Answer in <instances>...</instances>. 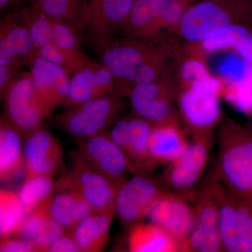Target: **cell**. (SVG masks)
Returning a JSON list of instances; mask_svg holds the SVG:
<instances>
[{
  "label": "cell",
  "mask_w": 252,
  "mask_h": 252,
  "mask_svg": "<svg viewBox=\"0 0 252 252\" xmlns=\"http://www.w3.org/2000/svg\"><path fill=\"white\" fill-rule=\"evenodd\" d=\"M115 210L94 212L79 222L71 231L81 252H95L104 250L109 240V230Z\"/></svg>",
  "instance_id": "cell-22"
},
{
  "label": "cell",
  "mask_w": 252,
  "mask_h": 252,
  "mask_svg": "<svg viewBox=\"0 0 252 252\" xmlns=\"http://www.w3.org/2000/svg\"><path fill=\"white\" fill-rule=\"evenodd\" d=\"M26 214L17 193L6 189L0 190V236L1 239L17 235Z\"/></svg>",
  "instance_id": "cell-28"
},
{
  "label": "cell",
  "mask_w": 252,
  "mask_h": 252,
  "mask_svg": "<svg viewBox=\"0 0 252 252\" xmlns=\"http://www.w3.org/2000/svg\"><path fill=\"white\" fill-rule=\"evenodd\" d=\"M189 144L187 131L181 126L178 117L154 124L149 140L151 169L170 163L185 152Z\"/></svg>",
  "instance_id": "cell-18"
},
{
  "label": "cell",
  "mask_w": 252,
  "mask_h": 252,
  "mask_svg": "<svg viewBox=\"0 0 252 252\" xmlns=\"http://www.w3.org/2000/svg\"><path fill=\"white\" fill-rule=\"evenodd\" d=\"M118 187L77 157L69 173L56 183V188L72 189L82 194L94 212L115 210Z\"/></svg>",
  "instance_id": "cell-12"
},
{
  "label": "cell",
  "mask_w": 252,
  "mask_h": 252,
  "mask_svg": "<svg viewBox=\"0 0 252 252\" xmlns=\"http://www.w3.org/2000/svg\"><path fill=\"white\" fill-rule=\"evenodd\" d=\"M217 140L218 155L207 179L252 205V127L225 119Z\"/></svg>",
  "instance_id": "cell-1"
},
{
  "label": "cell",
  "mask_w": 252,
  "mask_h": 252,
  "mask_svg": "<svg viewBox=\"0 0 252 252\" xmlns=\"http://www.w3.org/2000/svg\"><path fill=\"white\" fill-rule=\"evenodd\" d=\"M207 180L220 209L223 252H252V205L236 198L220 184Z\"/></svg>",
  "instance_id": "cell-4"
},
{
  "label": "cell",
  "mask_w": 252,
  "mask_h": 252,
  "mask_svg": "<svg viewBox=\"0 0 252 252\" xmlns=\"http://www.w3.org/2000/svg\"><path fill=\"white\" fill-rule=\"evenodd\" d=\"M146 219L166 230L180 244L182 252H187L195 224V211L186 195L165 190L152 204Z\"/></svg>",
  "instance_id": "cell-9"
},
{
  "label": "cell",
  "mask_w": 252,
  "mask_h": 252,
  "mask_svg": "<svg viewBox=\"0 0 252 252\" xmlns=\"http://www.w3.org/2000/svg\"><path fill=\"white\" fill-rule=\"evenodd\" d=\"M6 105L10 124L22 135L27 136L40 127L44 117L34 100L32 78H22L10 87Z\"/></svg>",
  "instance_id": "cell-17"
},
{
  "label": "cell",
  "mask_w": 252,
  "mask_h": 252,
  "mask_svg": "<svg viewBox=\"0 0 252 252\" xmlns=\"http://www.w3.org/2000/svg\"><path fill=\"white\" fill-rule=\"evenodd\" d=\"M129 133L130 119H121L113 124L107 135L126 154L128 149Z\"/></svg>",
  "instance_id": "cell-36"
},
{
  "label": "cell",
  "mask_w": 252,
  "mask_h": 252,
  "mask_svg": "<svg viewBox=\"0 0 252 252\" xmlns=\"http://www.w3.org/2000/svg\"><path fill=\"white\" fill-rule=\"evenodd\" d=\"M33 46L28 30L13 28L0 41V65L9 66L16 58L27 55Z\"/></svg>",
  "instance_id": "cell-30"
},
{
  "label": "cell",
  "mask_w": 252,
  "mask_h": 252,
  "mask_svg": "<svg viewBox=\"0 0 252 252\" xmlns=\"http://www.w3.org/2000/svg\"><path fill=\"white\" fill-rule=\"evenodd\" d=\"M117 111L112 99L101 97L78 104L64 116L63 125L68 133L78 141L103 133Z\"/></svg>",
  "instance_id": "cell-15"
},
{
  "label": "cell",
  "mask_w": 252,
  "mask_h": 252,
  "mask_svg": "<svg viewBox=\"0 0 252 252\" xmlns=\"http://www.w3.org/2000/svg\"><path fill=\"white\" fill-rule=\"evenodd\" d=\"M23 146L24 172L26 177L52 176L62 165L64 156L61 144L54 135L39 128L26 136Z\"/></svg>",
  "instance_id": "cell-16"
},
{
  "label": "cell",
  "mask_w": 252,
  "mask_h": 252,
  "mask_svg": "<svg viewBox=\"0 0 252 252\" xmlns=\"http://www.w3.org/2000/svg\"><path fill=\"white\" fill-rule=\"evenodd\" d=\"M41 57L47 60L49 62L62 65L64 62V54L54 42L50 43L39 49Z\"/></svg>",
  "instance_id": "cell-39"
},
{
  "label": "cell",
  "mask_w": 252,
  "mask_h": 252,
  "mask_svg": "<svg viewBox=\"0 0 252 252\" xmlns=\"http://www.w3.org/2000/svg\"><path fill=\"white\" fill-rule=\"evenodd\" d=\"M190 200L195 211V224L187 241V252H223L220 209L208 181L194 189Z\"/></svg>",
  "instance_id": "cell-7"
},
{
  "label": "cell",
  "mask_w": 252,
  "mask_h": 252,
  "mask_svg": "<svg viewBox=\"0 0 252 252\" xmlns=\"http://www.w3.org/2000/svg\"><path fill=\"white\" fill-rule=\"evenodd\" d=\"M220 94L182 88L177 95V103L184 128L193 141L203 142L211 147L213 132L221 118Z\"/></svg>",
  "instance_id": "cell-6"
},
{
  "label": "cell",
  "mask_w": 252,
  "mask_h": 252,
  "mask_svg": "<svg viewBox=\"0 0 252 252\" xmlns=\"http://www.w3.org/2000/svg\"><path fill=\"white\" fill-rule=\"evenodd\" d=\"M76 0H39L43 13L50 19L59 21L70 14Z\"/></svg>",
  "instance_id": "cell-34"
},
{
  "label": "cell",
  "mask_w": 252,
  "mask_h": 252,
  "mask_svg": "<svg viewBox=\"0 0 252 252\" xmlns=\"http://www.w3.org/2000/svg\"><path fill=\"white\" fill-rule=\"evenodd\" d=\"M190 4L182 0H135L126 24L137 37L155 41L160 35L177 32Z\"/></svg>",
  "instance_id": "cell-5"
},
{
  "label": "cell",
  "mask_w": 252,
  "mask_h": 252,
  "mask_svg": "<svg viewBox=\"0 0 252 252\" xmlns=\"http://www.w3.org/2000/svg\"><path fill=\"white\" fill-rule=\"evenodd\" d=\"M182 1H187V2L189 3L194 2V0H182Z\"/></svg>",
  "instance_id": "cell-42"
},
{
  "label": "cell",
  "mask_w": 252,
  "mask_h": 252,
  "mask_svg": "<svg viewBox=\"0 0 252 252\" xmlns=\"http://www.w3.org/2000/svg\"><path fill=\"white\" fill-rule=\"evenodd\" d=\"M165 190L160 182L143 172H137L118 187L116 215L127 226L142 221L156 199Z\"/></svg>",
  "instance_id": "cell-10"
},
{
  "label": "cell",
  "mask_w": 252,
  "mask_h": 252,
  "mask_svg": "<svg viewBox=\"0 0 252 252\" xmlns=\"http://www.w3.org/2000/svg\"><path fill=\"white\" fill-rule=\"evenodd\" d=\"M127 245L132 252H182L180 244L171 235L149 221L139 222L130 227Z\"/></svg>",
  "instance_id": "cell-21"
},
{
  "label": "cell",
  "mask_w": 252,
  "mask_h": 252,
  "mask_svg": "<svg viewBox=\"0 0 252 252\" xmlns=\"http://www.w3.org/2000/svg\"><path fill=\"white\" fill-rule=\"evenodd\" d=\"M0 252H36L35 246L31 242L17 237L1 239Z\"/></svg>",
  "instance_id": "cell-37"
},
{
  "label": "cell",
  "mask_w": 252,
  "mask_h": 252,
  "mask_svg": "<svg viewBox=\"0 0 252 252\" xmlns=\"http://www.w3.org/2000/svg\"><path fill=\"white\" fill-rule=\"evenodd\" d=\"M113 77L105 67L81 69L70 80L69 102L79 104L102 97L112 86Z\"/></svg>",
  "instance_id": "cell-23"
},
{
  "label": "cell",
  "mask_w": 252,
  "mask_h": 252,
  "mask_svg": "<svg viewBox=\"0 0 252 252\" xmlns=\"http://www.w3.org/2000/svg\"><path fill=\"white\" fill-rule=\"evenodd\" d=\"M252 21V0H198L185 12L177 34L198 44L236 23Z\"/></svg>",
  "instance_id": "cell-3"
},
{
  "label": "cell",
  "mask_w": 252,
  "mask_h": 252,
  "mask_svg": "<svg viewBox=\"0 0 252 252\" xmlns=\"http://www.w3.org/2000/svg\"><path fill=\"white\" fill-rule=\"evenodd\" d=\"M252 32V21L230 25L216 35L209 38L198 45L205 54H214L225 50H234Z\"/></svg>",
  "instance_id": "cell-29"
},
{
  "label": "cell",
  "mask_w": 252,
  "mask_h": 252,
  "mask_svg": "<svg viewBox=\"0 0 252 252\" xmlns=\"http://www.w3.org/2000/svg\"><path fill=\"white\" fill-rule=\"evenodd\" d=\"M173 51L167 44L123 43L106 50L102 62L114 77L135 85L146 84L167 77Z\"/></svg>",
  "instance_id": "cell-2"
},
{
  "label": "cell",
  "mask_w": 252,
  "mask_h": 252,
  "mask_svg": "<svg viewBox=\"0 0 252 252\" xmlns=\"http://www.w3.org/2000/svg\"><path fill=\"white\" fill-rule=\"evenodd\" d=\"M79 143L76 157L118 187L127 180L129 174L138 172L124 151L107 133L93 136Z\"/></svg>",
  "instance_id": "cell-8"
},
{
  "label": "cell",
  "mask_w": 252,
  "mask_h": 252,
  "mask_svg": "<svg viewBox=\"0 0 252 252\" xmlns=\"http://www.w3.org/2000/svg\"><path fill=\"white\" fill-rule=\"evenodd\" d=\"M9 66L0 65V86L4 87L9 79Z\"/></svg>",
  "instance_id": "cell-41"
},
{
  "label": "cell",
  "mask_w": 252,
  "mask_h": 252,
  "mask_svg": "<svg viewBox=\"0 0 252 252\" xmlns=\"http://www.w3.org/2000/svg\"><path fill=\"white\" fill-rule=\"evenodd\" d=\"M28 31L33 46L39 49L42 46L54 42L53 23L46 16L34 20Z\"/></svg>",
  "instance_id": "cell-33"
},
{
  "label": "cell",
  "mask_w": 252,
  "mask_h": 252,
  "mask_svg": "<svg viewBox=\"0 0 252 252\" xmlns=\"http://www.w3.org/2000/svg\"><path fill=\"white\" fill-rule=\"evenodd\" d=\"M210 148L203 142L189 143L185 152L167 164L162 172L160 183L164 188L189 198L205 171Z\"/></svg>",
  "instance_id": "cell-13"
},
{
  "label": "cell",
  "mask_w": 252,
  "mask_h": 252,
  "mask_svg": "<svg viewBox=\"0 0 252 252\" xmlns=\"http://www.w3.org/2000/svg\"><path fill=\"white\" fill-rule=\"evenodd\" d=\"M46 207L51 217L69 232L94 212L84 195L72 189H59V192L53 194Z\"/></svg>",
  "instance_id": "cell-19"
},
{
  "label": "cell",
  "mask_w": 252,
  "mask_h": 252,
  "mask_svg": "<svg viewBox=\"0 0 252 252\" xmlns=\"http://www.w3.org/2000/svg\"><path fill=\"white\" fill-rule=\"evenodd\" d=\"M52 23L53 39L54 44L62 51V52L71 51L75 49L77 46V40L70 30L62 23Z\"/></svg>",
  "instance_id": "cell-35"
},
{
  "label": "cell",
  "mask_w": 252,
  "mask_h": 252,
  "mask_svg": "<svg viewBox=\"0 0 252 252\" xmlns=\"http://www.w3.org/2000/svg\"><path fill=\"white\" fill-rule=\"evenodd\" d=\"M56 189L52 176L26 177L17 194L26 215L46 207Z\"/></svg>",
  "instance_id": "cell-26"
},
{
  "label": "cell",
  "mask_w": 252,
  "mask_h": 252,
  "mask_svg": "<svg viewBox=\"0 0 252 252\" xmlns=\"http://www.w3.org/2000/svg\"><path fill=\"white\" fill-rule=\"evenodd\" d=\"M48 252H81L79 245L70 233H64L58 238L51 246Z\"/></svg>",
  "instance_id": "cell-38"
},
{
  "label": "cell",
  "mask_w": 252,
  "mask_h": 252,
  "mask_svg": "<svg viewBox=\"0 0 252 252\" xmlns=\"http://www.w3.org/2000/svg\"><path fill=\"white\" fill-rule=\"evenodd\" d=\"M234 51L245 62L252 65V32L242 41Z\"/></svg>",
  "instance_id": "cell-40"
},
{
  "label": "cell",
  "mask_w": 252,
  "mask_h": 252,
  "mask_svg": "<svg viewBox=\"0 0 252 252\" xmlns=\"http://www.w3.org/2000/svg\"><path fill=\"white\" fill-rule=\"evenodd\" d=\"M31 78L34 100L43 117L69 100L70 80L59 64L38 58L33 63Z\"/></svg>",
  "instance_id": "cell-14"
},
{
  "label": "cell",
  "mask_w": 252,
  "mask_h": 252,
  "mask_svg": "<svg viewBox=\"0 0 252 252\" xmlns=\"http://www.w3.org/2000/svg\"><path fill=\"white\" fill-rule=\"evenodd\" d=\"M177 91V86L168 77L136 84L130 91L131 106L137 117L153 125L167 122L178 117L174 109Z\"/></svg>",
  "instance_id": "cell-11"
},
{
  "label": "cell",
  "mask_w": 252,
  "mask_h": 252,
  "mask_svg": "<svg viewBox=\"0 0 252 252\" xmlns=\"http://www.w3.org/2000/svg\"><path fill=\"white\" fill-rule=\"evenodd\" d=\"M65 232L44 207L26 215L17 237L32 243L36 252H48L49 247Z\"/></svg>",
  "instance_id": "cell-20"
},
{
  "label": "cell",
  "mask_w": 252,
  "mask_h": 252,
  "mask_svg": "<svg viewBox=\"0 0 252 252\" xmlns=\"http://www.w3.org/2000/svg\"><path fill=\"white\" fill-rule=\"evenodd\" d=\"M212 75L207 64L200 58L185 59L179 67V76L183 86Z\"/></svg>",
  "instance_id": "cell-32"
},
{
  "label": "cell",
  "mask_w": 252,
  "mask_h": 252,
  "mask_svg": "<svg viewBox=\"0 0 252 252\" xmlns=\"http://www.w3.org/2000/svg\"><path fill=\"white\" fill-rule=\"evenodd\" d=\"M91 20L97 26H115L127 23L135 0H91Z\"/></svg>",
  "instance_id": "cell-27"
},
{
  "label": "cell",
  "mask_w": 252,
  "mask_h": 252,
  "mask_svg": "<svg viewBox=\"0 0 252 252\" xmlns=\"http://www.w3.org/2000/svg\"><path fill=\"white\" fill-rule=\"evenodd\" d=\"M153 124L143 118L130 119L127 157L138 172L150 170L149 140Z\"/></svg>",
  "instance_id": "cell-25"
},
{
  "label": "cell",
  "mask_w": 252,
  "mask_h": 252,
  "mask_svg": "<svg viewBox=\"0 0 252 252\" xmlns=\"http://www.w3.org/2000/svg\"><path fill=\"white\" fill-rule=\"evenodd\" d=\"M252 72V65L243 61L236 53L223 56L217 65V73L223 86L235 85L245 80Z\"/></svg>",
  "instance_id": "cell-31"
},
{
  "label": "cell",
  "mask_w": 252,
  "mask_h": 252,
  "mask_svg": "<svg viewBox=\"0 0 252 252\" xmlns=\"http://www.w3.org/2000/svg\"><path fill=\"white\" fill-rule=\"evenodd\" d=\"M21 133L12 124H1L0 129V179L14 180L24 171Z\"/></svg>",
  "instance_id": "cell-24"
}]
</instances>
